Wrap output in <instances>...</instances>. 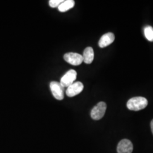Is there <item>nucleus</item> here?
<instances>
[{
  "label": "nucleus",
  "instance_id": "20e7f679",
  "mask_svg": "<svg viewBox=\"0 0 153 153\" xmlns=\"http://www.w3.org/2000/svg\"><path fill=\"white\" fill-rule=\"evenodd\" d=\"M76 75L77 73L76 71L73 69L69 70L61 78L60 82L61 85L64 88L69 87L71 84H73L76 79Z\"/></svg>",
  "mask_w": 153,
  "mask_h": 153
},
{
  "label": "nucleus",
  "instance_id": "f8f14e48",
  "mask_svg": "<svg viewBox=\"0 0 153 153\" xmlns=\"http://www.w3.org/2000/svg\"><path fill=\"white\" fill-rule=\"evenodd\" d=\"M63 1V0H50L49 1V5L50 7L55 8L59 7Z\"/></svg>",
  "mask_w": 153,
  "mask_h": 153
},
{
  "label": "nucleus",
  "instance_id": "1a4fd4ad",
  "mask_svg": "<svg viewBox=\"0 0 153 153\" xmlns=\"http://www.w3.org/2000/svg\"><path fill=\"white\" fill-rule=\"evenodd\" d=\"M83 61L88 64H91L94 59V52L92 47H88L84 50L83 54Z\"/></svg>",
  "mask_w": 153,
  "mask_h": 153
},
{
  "label": "nucleus",
  "instance_id": "ddd939ff",
  "mask_svg": "<svg viewBox=\"0 0 153 153\" xmlns=\"http://www.w3.org/2000/svg\"><path fill=\"white\" fill-rule=\"evenodd\" d=\"M151 129H152V131L153 134V119L151 122Z\"/></svg>",
  "mask_w": 153,
  "mask_h": 153
},
{
  "label": "nucleus",
  "instance_id": "f03ea898",
  "mask_svg": "<svg viewBox=\"0 0 153 153\" xmlns=\"http://www.w3.org/2000/svg\"><path fill=\"white\" fill-rule=\"evenodd\" d=\"M107 109V105L103 102H100L97 104L91 111V117L95 120H99L104 116Z\"/></svg>",
  "mask_w": 153,
  "mask_h": 153
},
{
  "label": "nucleus",
  "instance_id": "9d476101",
  "mask_svg": "<svg viewBox=\"0 0 153 153\" xmlns=\"http://www.w3.org/2000/svg\"><path fill=\"white\" fill-rule=\"evenodd\" d=\"M75 2L73 0H66L64 1L58 7V9L60 12H65L74 7Z\"/></svg>",
  "mask_w": 153,
  "mask_h": 153
},
{
  "label": "nucleus",
  "instance_id": "423d86ee",
  "mask_svg": "<svg viewBox=\"0 0 153 153\" xmlns=\"http://www.w3.org/2000/svg\"><path fill=\"white\" fill-rule=\"evenodd\" d=\"M83 88L84 86L82 82L79 81L74 82L71 86L67 88L66 94L69 97H73L81 93Z\"/></svg>",
  "mask_w": 153,
  "mask_h": 153
},
{
  "label": "nucleus",
  "instance_id": "7ed1b4c3",
  "mask_svg": "<svg viewBox=\"0 0 153 153\" xmlns=\"http://www.w3.org/2000/svg\"><path fill=\"white\" fill-rule=\"evenodd\" d=\"M50 88L55 99L61 100L64 98V88L60 83L52 81L50 83Z\"/></svg>",
  "mask_w": 153,
  "mask_h": 153
},
{
  "label": "nucleus",
  "instance_id": "9b49d317",
  "mask_svg": "<svg viewBox=\"0 0 153 153\" xmlns=\"http://www.w3.org/2000/svg\"><path fill=\"white\" fill-rule=\"evenodd\" d=\"M144 35L146 38L150 42H153V28L147 26L144 28Z\"/></svg>",
  "mask_w": 153,
  "mask_h": 153
},
{
  "label": "nucleus",
  "instance_id": "39448f33",
  "mask_svg": "<svg viewBox=\"0 0 153 153\" xmlns=\"http://www.w3.org/2000/svg\"><path fill=\"white\" fill-rule=\"evenodd\" d=\"M64 59L65 61L72 65H79L83 62L82 55L74 52H69L65 53L64 56Z\"/></svg>",
  "mask_w": 153,
  "mask_h": 153
},
{
  "label": "nucleus",
  "instance_id": "f257e3e1",
  "mask_svg": "<svg viewBox=\"0 0 153 153\" xmlns=\"http://www.w3.org/2000/svg\"><path fill=\"white\" fill-rule=\"evenodd\" d=\"M148 104V100L145 98L137 97L130 99L127 102L126 106L130 110L138 111L145 108Z\"/></svg>",
  "mask_w": 153,
  "mask_h": 153
},
{
  "label": "nucleus",
  "instance_id": "6e6552de",
  "mask_svg": "<svg viewBox=\"0 0 153 153\" xmlns=\"http://www.w3.org/2000/svg\"><path fill=\"white\" fill-rule=\"evenodd\" d=\"M115 40V35L113 33H108L104 34L99 41V46L104 48L112 44Z\"/></svg>",
  "mask_w": 153,
  "mask_h": 153
},
{
  "label": "nucleus",
  "instance_id": "0eeeda50",
  "mask_svg": "<svg viewBox=\"0 0 153 153\" xmlns=\"http://www.w3.org/2000/svg\"><path fill=\"white\" fill-rule=\"evenodd\" d=\"M133 150V146L131 141L124 139L120 141L117 147L118 153H131Z\"/></svg>",
  "mask_w": 153,
  "mask_h": 153
}]
</instances>
